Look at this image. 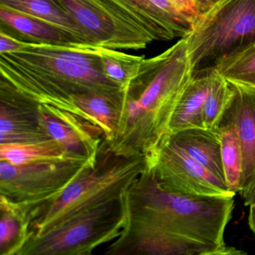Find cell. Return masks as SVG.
<instances>
[{
    "instance_id": "10",
    "label": "cell",
    "mask_w": 255,
    "mask_h": 255,
    "mask_svg": "<svg viewBox=\"0 0 255 255\" xmlns=\"http://www.w3.org/2000/svg\"><path fill=\"white\" fill-rule=\"evenodd\" d=\"M39 106L0 77V144L51 140L40 125Z\"/></svg>"
},
{
    "instance_id": "1",
    "label": "cell",
    "mask_w": 255,
    "mask_h": 255,
    "mask_svg": "<svg viewBox=\"0 0 255 255\" xmlns=\"http://www.w3.org/2000/svg\"><path fill=\"white\" fill-rule=\"evenodd\" d=\"M125 223L106 255H229L227 246L234 196H188L164 188L150 168L122 195Z\"/></svg>"
},
{
    "instance_id": "21",
    "label": "cell",
    "mask_w": 255,
    "mask_h": 255,
    "mask_svg": "<svg viewBox=\"0 0 255 255\" xmlns=\"http://www.w3.org/2000/svg\"><path fill=\"white\" fill-rule=\"evenodd\" d=\"M149 1L168 19L180 38H186L204 14L195 0Z\"/></svg>"
},
{
    "instance_id": "7",
    "label": "cell",
    "mask_w": 255,
    "mask_h": 255,
    "mask_svg": "<svg viewBox=\"0 0 255 255\" xmlns=\"http://www.w3.org/2000/svg\"><path fill=\"white\" fill-rule=\"evenodd\" d=\"M125 223L122 196L29 239L18 255H89L119 237Z\"/></svg>"
},
{
    "instance_id": "12",
    "label": "cell",
    "mask_w": 255,
    "mask_h": 255,
    "mask_svg": "<svg viewBox=\"0 0 255 255\" xmlns=\"http://www.w3.org/2000/svg\"><path fill=\"white\" fill-rule=\"evenodd\" d=\"M0 32L29 44H86L72 32L58 25L2 5H0Z\"/></svg>"
},
{
    "instance_id": "20",
    "label": "cell",
    "mask_w": 255,
    "mask_h": 255,
    "mask_svg": "<svg viewBox=\"0 0 255 255\" xmlns=\"http://www.w3.org/2000/svg\"><path fill=\"white\" fill-rule=\"evenodd\" d=\"M100 56L104 76L123 91L138 74L145 59L144 56L127 54L104 47H100Z\"/></svg>"
},
{
    "instance_id": "18",
    "label": "cell",
    "mask_w": 255,
    "mask_h": 255,
    "mask_svg": "<svg viewBox=\"0 0 255 255\" xmlns=\"http://www.w3.org/2000/svg\"><path fill=\"white\" fill-rule=\"evenodd\" d=\"M216 130L220 138L227 185L234 193H240L243 179V151L238 134L234 125L225 121H221Z\"/></svg>"
},
{
    "instance_id": "22",
    "label": "cell",
    "mask_w": 255,
    "mask_h": 255,
    "mask_svg": "<svg viewBox=\"0 0 255 255\" xmlns=\"http://www.w3.org/2000/svg\"><path fill=\"white\" fill-rule=\"evenodd\" d=\"M231 95L228 81L218 73H215L203 107L204 128L212 130L217 129L229 102Z\"/></svg>"
},
{
    "instance_id": "13",
    "label": "cell",
    "mask_w": 255,
    "mask_h": 255,
    "mask_svg": "<svg viewBox=\"0 0 255 255\" xmlns=\"http://www.w3.org/2000/svg\"><path fill=\"white\" fill-rule=\"evenodd\" d=\"M168 135L174 144L195 162L226 183L220 138L217 131L206 128H191Z\"/></svg>"
},
{
    "instance_id": "24",
    "label": "cell",
    "mask_w": 255,
    "mask_h": 255,
    "mask_svg": "<svg viewBox=\"0 0 255 255\" xmlns=\"http://www.w3.org/2000/svg\"><path fill=\"white\" fill-rule=\"evenodd\" d=\"M216 73L230 83L255 88V44L221 65Z\"/></svg>"
},
{
    "instance_id": "16",
    "label": "cell",
    "mask_w": 255,
    "mask_h": 255,
    "mask_svg": "<svg viewBox=\"0 0 255 255\" xmlns=\"http://www.w3.org/2000/svg\"><path fill=\"white\" fill-rule=\"evenodd\" d=\"M77 116L102 129L104 140L110 139L119 117L120 107L107 97L98 94H84L74 98Z\"/></svg>"
},
{
    "instance_id": "23",
    "label": "cell",
    "mask_w": 255,
    "mask_h": 255,
    "mask_svg": "<svg viewBox=\"0 0 255 255\" xmlns=\"http://www.w3.org/2000/svg\"><path fill=\"white\" fill-rule=\"evenodd\" d=\"M0 255H18L25 243L23 222L15 213L0 206Z\"/></svg>"
},
{
    "instance_id": "25",
    "label": "cell",
    "mask_w": 255,
    "mask_h": 255,
    "mask_svg": "<svg viewBox=\"0 0 255 255\" xmlns=\"http://www.w3.org/2000/svg\"><path fill=\"white\" fill-rule=\"evenodd\" d=\"M245 204L249 207V225L255 235V177L248 187L240 192Z\"/></svg>"
},
{
    "instance_id": "5",
    "label": "cell",
    "mask_w": 255,
    "mask_h": 255,
    "mask_svg": "<svg viewBox=\"0 0 255 255\" xmlns=\"http://www.w3.org/2000/svg\"><path fill=\"white\" fill-rule=\"evenodd\" d=\"M191 77L211 75L255 44V0H222L185 38Z\"/></svg>"
},
{
    "instance_id": "9",
    "label": "cell",
    "mask_w": 255,
    "mask_h": 255,
    "mask_svg": "<svg viewBox=\"0 0 255 255\" xmlns=\"http://www.w3.org/2000/svg\"><path fill=\"white\" fill-rule=\"evenodd\" d=\"M147 167L162 186L188 196H234L226 183L209 172L174 144L169 135L145 156Z\"/></svg>"
},
{
    "instance_id": "3",
    "label": "cell",
    "mask_w": 255,
    "mask_h": 255,
    "mask_svg": "<svg viewBox=\"0 0 255 255\" xmlns=\"http://www.w3.org/2000/svg\"><path fill=\"white\" fill-rule=\"evenodd\" d=\"M190 79L185 38L161 54L144 59L124 90L114 132L105 141L107 147L128 156L150 153L169 135L171 118Z\"/></svg>"
},
{
    "instance_id": "6",
    "label": "cell",
    "mask_w": 255,
    "mask_h": 255,
    "mask_svg": "<svg viewBox=\"0 0 255 255\" xmlns=\"http://www.w3.org/2000/svg\"><path fill=\"white\" fill-rule=\"evenodd\" d=\"M98 155L68 154L20 165L0 160V206L14 212L25 229L27 215L56 198L95 163Z\"/></svg>"
},
{
    "instance_id": "17",
    "label": "cell",
    "mask_w": 255,
    "mask_h": 255,
    "mask_svg": "<svg viewBox=\"0 0 255 255\" xmlns=\"http://www.w3.org/2000/svg\"><path fill=\"white\" fill-rule=\"evenodd\" d=\"M0 5L58 25L89 44L80 26L56 0H0Z\"/></svg>"
},
{
    "instance_id": "15",
    "label": "cell",
    "mask_w": 255,
    "mask_h": 255,
    "mask_svg": "<svg viewBox=\"0 0 255 255\" xmlns=\"http://www.w3.org/2000/svg\"><path fill=\"white\" fill-rule=\"evenodd\" d=\"M110 1L150 35L153 41H167L178 38L171 22L149 0Z\"/></svg>"
},
{
    "instance_id": "19",
    "label": "cell",
    "mask_w": 255,
    "mask_h": 255,
    "mask_svg": "<svg viewBox=\"0 0 255 255\" xmlns=\"http://www.w3.org/2000/svg\"><path fill=\"white\" fill-rule=\"evenodd\" d=\"M68 154L73 153L67 152L53 139L38 143L0 144V160L16 165L57 159Z\"/></svg>"
},
{
    "instance_id": "11",
    "label": "cell",
    "mask_w": 255,
    "mask_h": 255,
    "mask_svg": "<svg viewBox=\"0 0 255 255\" xmlns=\"http://www.w3.org/2000/svg\"><path fill=\"white\" fill-rule=\"evenodd\" d=\"M228 83L231 90V98L221 121L234 125L241 143V192L251 184L255 177V88Z\"/></svg>"
},
{
    "instance_id": "2",
    "label": "cell",
    "mask_w": 255,
    "mask_h": 255,
    "mask_svg": "<svg viewBox=\"0 0 255 255\" xmlns=\"http://www.w3.org/2000/svg\"><path fill=\"white\" fill-rule=\"evenodd\" d=\"M0 77L40 105L77 116V95L98 94L120 107L124 91L104 76L100 47L29 44L19 51L0 53Z\"/></svg>"
},
{
    "instance_id": "4",
    "label": "cell",
    "mask_w": 255,
    "mask_h": 255,
    "mask_svg": "<svg viewBox=\"0 0 255 255\" xmlns=\"http://www.w3.org/2000/svg\"><path fill=\"white\" fill-rule=\"evenodd\" d=\"M146 168L144 155L118 154L107 147L104 140L93 165L79 174L56 198L27 215L24 222L26 243L76 216L121 198Z\"/></svg>"
},
{
    "instance_id": "26",
    "label": "cell",
    "mask_w": 255,
    "mask_h": 255,
    "mask_svg": "<svg viewBox=\"0 0 255 255\" xmlns=\"http://www.w3.org/2000/svg\"><path fill=\"white\" fill-rule=\"evenodd\" d=\"M27 44L0 32V53L19 51L24 48Z\"/></svg>"
},
{
    "instance_id": "8",
    "label": "cell",
    "mask_w": 255,
    "mask_h": 255,
    "mask_svg": "<svg viewBox=\"0 0 255 255\" xmlns=\"http://www.w3.org/2000/svg\"><path fill=\"white\" fill-rule=\"evenodd\" d=\"M73 17L91 45L141 50L153 38L110 0H56Z\"/></svg>"
},
{
    "instance_id": "27",
    "label": "cell",
    "mask_w": 255,
    "mask_h": 255,
    "mask_svg": "<svg viewBox=\"0 0 255 255\" xmlns=\"http://www.w3.org/2000/svg\"><path fill=\"white\" fill-rule=\"evenodd\" d=\"M204 14L222 2V0H195Z\"/></svg>"
},
{
    "instance_id": "14",
    "label": "cell",
    "mask_w": 255,
    "mask_h": 255,
    "mask_svg": "<svg viewBox=\"0 0 255 255\" xmlns=\"http://www.w3.org/2000/svg\"><path fill=\"white\" fill-rule=\"evenodd\" d=\"M214 74L191 77L180 96L169 125V134L191 128H204L203 107Z\"/></svg>"
}]
</instances>
